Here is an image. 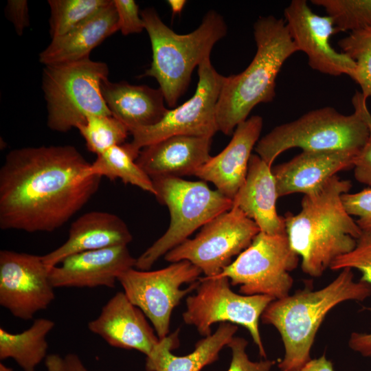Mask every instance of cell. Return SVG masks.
I'll list each match as a JSON object with an SVG mask.
<instances>
[{
    "label": "cell",
    "instance_id": "obj_1",
    "mask_svg": "<svg viewBox=\"0 0 371 371\" xmlns=\"http://www.w3.org/2000/svg\"><path fill=\"white\" fill-rule=\"evenodd\" d=\"M71 145L24 147L6 155L0 169V228L53 232L98 191L102 177Z\"/></svg>",
    "mask_w": 371,
    "mask_h": 371
},
{
    "label": "cell",
    "instance_id": "obj_2",
    "mask_svg": "<svg viewBox=\"0 0 371 371\" xmlns=\"http://www.w3.org/2000/svg\"><path fill=\"white\" fill-rule=\"evenodd\" d=\"M351 187L350 181L335 175L314 193L304 195L299 213L285 214L286 232L304 273L321 276L337 258L355 247L361 229L341 201Z\"/></svg>",
    "mask_w": 371,
    "mask_h": 371
},
{
    "label": "cell",
    "instance_id": "obj_3",
    "mask_svg": "<svg viewBox=\"0 0 371 371\" xmlns=\"http://www.w3.org/2000/svg\"><path fill=\"white\" fill-rule=\"evenodd\" d=\"M371 296V284L355 281L346 268L318 290L306 287L293 295L272 301L261 316L263 324L280 333L284 353L278 362L280 371H294L309 361L316 334L326 315L347 301L363 302Z\"/></svg>",
    "mask_w": 371,
    "mask_h": 371
},
{
    "label": "cell",
    "instance_id": "obj_4",
    "mask_svg": "<svg viewBox=\"0 0 371 371\" xmlns=\"http://www.w3.org/2000/svg\"><path fill=\"white\" fill-rule=\"evenodd\" d=\"M256 54L241 73L225 76L216 104L218 131L233 134L260 103L273 101L276 80L284 62L298 50L283 19L260 16L254 25Z\"/></svg>",
    "mask_w": 371,
    "mask_h": 371
},
{
    "label": "cell",
    "instance_id": "obj_5",
    "mask_svg": "<svg viewBox=\"0 0 371 371\" xmlns=\"http://www.w3.org/2000/svg\"><path fill=\"white\" fill-rule=\"evenodd\" d=\"M153 52L150 67L142 76L153 77L169 107H175L187 90L194 68L210 58L214 45L227 34L223 16L210 10L193 32L178 34L168 27L153 8L141 12Z\"/></svg>",
    "mask_w": 371,
    "mask_h": 371
},
{
    "label": "cell",
    "instance_id": "obj_6",
    "mask_svg": "<svg viewBox=\"0 0 371 371\" xmlns=\"http://www.w3.org/2000/svg\"><path fill=\"white\" fill-rule=\"evenodd\" d=\"M108 65L89 58L45 65L41 87L47 106V125L65 133L85 123L91 115H112L101 92Z\"/></svg>",
    "mask_w": 371,
    "mask_h": 371
},
{
    "label": "cell",
    "instance_id": "obj_7",
    "mask_svg": "<svg viewBox=\"0 0 371 371\" xmlns=\"http://www.w3.org/2000/svg\"><path fill=\"white\" fill-rule=\"evenodd\" d=\"M370 135L366 122L357 111L346 115L331 106H325L276 126L258 140L255 150L271 167L278 155L292 148L359 153Z\"/></svg>",
    "mask_w": 371,
    "mask_h": 371
},
{
    "label": "cell",
    "instance_id": "obj_8",
    "mask_svg": "<svg viewBox=\"0 0 371 371\" xmlns=\"http://www.w3.org/2000/svg\"><path fill=\"white\" fill-rule=\"evenodd\" d=\"M155 196L170 211V223L164 234L136 260L135 268L148 271L163 255L233 207V200L218 190H212L202 181H190L179 177L152 179Z\"/></svg>",
    "mask_w": 371,
    "mask_h": 371
},
{
    "label": "cell",
    "instance_id": "obj_9",
    "mask_svg": "<svg viewBox=\"0 0 371 371\" xmlns=\"http://www.w3.org/2000/svg\"><path fill=\"white\" fill-rule=\"evenodd\" d=\"M299 257L286 234L260 232L251 245L216 276L226 277L232 285H239L243 295L281 299L289 295L293 284L290 272L297 268Z\"/></svg>",
    "mask_w": 371,
    "mask_h": 371
},
{
    "label": "cell",
    "instance_id": "obj_10",
    "mask_svg": "<svg viewBox=\"0 0 371 371\" xmlns=\"http://www.w3.org/2000/svg\"><path fill=\"white\" fill-rule=\"evenodd\" d=\"M275 299L265 295H241L234 292L226 277L200 279L196 292L186 298L183 319L203 336L211 335V326L227 322L244 326L257 346L260 355L267 354L259 331V319Z\"/></svg>",
    "mask_w": 371,
    "mask_h": 371
},
{
    "label": "cell",
    "instance_id": "obj_11",
    "mask_svg": "<svg viewBox=\"0 0 371 371\" xmlns=\"http://www.w3.org/2000/svg\"><path fill=\"white\" fill-rule=\"evenodd\" d=\"M201 270L189 261L173 262L155 271L131 268L117 281L128 300L148 318L159 339L168 335L173 309L199 282Z\"/></svg>",
    "mask_w": 371,
    "mask_h": 371
},
{
    "label": "cell",
    "instance_id": "obj_12",
    "mask_svg": "<svg viewBox=\"0 0 371 371\" xmlns=\"http://www.w3.org/2000/svg\"><path fill=\"white\" fill-rule=\"evenodd\" d=\"M260 232L256 223L233 206L165 255L170 262L187 260L199 268L205 277L220 274L232 258L247 249Z\"/></svg>",
    "mask_w": 371,
    "mask_h": 371
},
{
    "label": "cell",
    "instance_id": "obj_13",
    "mask_svg": "<svg viewBox=\"0 0 371 371\" xmlns=\"http://www.w3.org/2000/svg\"><path fill=\"white\" fill-rule=\"evenodd\" d=\"M199 81L192 97L178 107L168 109L155 125L133 130L131 144L138 150L175 135L212 137L218 131L216 104L225 76L205 59L198 67Z\"/></svg>",
    "mask_w": 371,
    "mask_h": 371
},
{
    "label": "cell",
    "instance_id": "obj_14",
    "mask_svg": "<svg viewBox=\"0 0 371 371\" xmlns=\"http://www.w3.org/2000/svg\"><path fill=\"white\" fill-rule=\"evenodd\" d=\"M49 273L42 256L1 250V306L19 319H32L55 298Z\"/></svg>",
    "mask_w": 371,
    "mask_h": 371
},
{
    "label": "cell",
    "instance_id": "obj_15",
    "mask_svg": "<svg viewBox=\"0 0 371 371\" xmlns=\"http://www.w3.org/2000/svg\"><path fill=\"white\" fill-rule=\"evenodd\" d=\"M284 21L298 52L308 58L309 66L322 74L337 76L343 74L353 78L355 63L330 45L335 32L328 16L313 12L305 0H293L284 10Z\"/></svg>",
    "mask_w": 371,
    "mask_h": 371
},
{
    "label": "cell",
    "instance_id": "obj_16",
    "mask_svg": "<svg viewBox=\"0 0 371 371\" xmlns=\"http://www.w3.org/2000/svg\"><path fill=\"white\" fill-rule=\"evenodd\" d=\"M137 258L126 245L70 255L49 270L54 288L115 286L119 276L135 268Z\"/></svg>",
    "mask_w": 371,
    "mask_h": 371
},
{
    "label": "cell",
    "instance_id": "obj_17",
    "mask_svg": "<svg viewBox=\"0 0 371 371\" xmlns=\"http://www.w3.org/2000/svg\"><path fill=\"white\" fill-rule=\"evenodd\" d=\"M263 119L253 115L235 128L227 146L202 166L194 176L212 183L227 197L233 200L245 181L251 151L258 142Z\"/></svg>",
    "mask_w": 371,
    "mask_h": 371
},
{
    "label": "cell",
    "instance_id": "obj_18",
    "mask_svg": "<svg viewBox=\"0 0 371 371\" xmlns=\"http://www.w3.org/2000/svg\"><path fill=\"white\" fill-rule=\"evenodd\" d=\"M358 154L343 150H302L272 169L278 197L293 193H314L338 172L353 168Z\"/></svg>",
    "mask_w": 371,
    "mask_h": 371
},
{
    "label": "cell",
    "instance_id": "obj_19",
    "mask_svg": "<svg viewBox=\"0 0 371 371\" xmlns=\"http://www.w3.org/2000/svg\"><path fill=\"white\" fill-rule=\"evenodd\" d=\"M144 315L120 291L106 302L97 318L89 322L88 328L113 347L136 350L147 357L159 339Z\"/></svg>",
    "mask_w": 371,
    "mask_h": 371
},
{
    "label": "cell",
    "instance_id": "obj_20",
    "mask_svg": "<svg viewBox=\"0 0 371 371\" xmlns=\"http://www.w3.org/2000/svg\"><path fill=\"white\" fill-rule=\"evenodd\" d=\"M212 137L175 135L141 149L136 159L151 178L194 175L211 157Z\"/></svg>",
    "mask_w": 371,
    "mask_h": 371
},
{
    "label": "cell",
    "instance_id": "obj_21",
    "mask_svg": "<svg viewBox=\"0 0 371 371\" xmlns=\"http://www.w3.org/2000/svg\"><path fill=\"white\" fill-rule=\"evenodd\" d=\"M132 239L127 225L117 215L106 212H89L72 223L67 240L59 247L42 256V259L50 270L70 255L127 246Z\"/></svg>",
    "mask_w": 371,
    "mask_h": 371
},
{
    "label": "cell",
    "instance_id": "obj_22",
    "mask_svg": "<svg viewBox=\"0 0 371 371\" xmlns=\"http://www.w3.org/2000/svg\"><path fill=\"white\" fill-rule=\"evenodd\" d=\"M278 198L271 167L258 155H251L245 181L233 199V206L254 221L260 232L286 234L284 217L277 213Z\"/></svg>",
    "mask_w": 371,
    "mask_h": 371
},
{
    "label": "cell",
    "instance_id": "obj_23",
    "mask_svg": "<svg viewBox=\"0 0 371 371\" xmlns=\"http://www.w3.org/2000/svg\"><path fill=\"white\" fill-rule=\"evenodd\" d=\"M101 92L112 115L129 132L155 125L168 111L159 87L134 85L125 81L112 82L106 78L101 83Z\"/></svg>",
    "mask_w": 371,
    "mask_h": 371
},
{
    "label": "cell",
    "instance_id": "obj_24",
    "mask_svg": "<svg viewBox=\"0 0 371 371\" xmlns=\"http://www.w3.org/2000/svg\"><path fill=\"white\" fill-rule=\"evenodd\" d=\"M119 31L117 11L111 3L67 34L52 38L39 54L45 65L81 60L89 58L91 52L106 38Z\"/></svg>",
    "mask_w": 371,
    "mask_h": 371
},
{
    "label": "cell",
    "instance_id": "obj_25",
    "mask_svg": "<svg viewBox=\"0 0 371 371\" xmlns=\"http://www.w3.org/2000/svg\"><path fill=\"white\" fill-rule=\"evenodd\" d=\"M238 327L227 322L221 323L216 330L199 341L195 349L184 356H176L171 351L178 346V332L159 339L152 352L146 357V371H200L216 361L223 347L234 337Z\"/></svg>",
    "mask_w": 371,
    "mask_h": 371
},
{
    "label": "cell",
    "instance_id": "obj_26",
    "mask_svg": "<svg viewBox=\"0 0 371 371\" xmlns=\"http://www.w3.org/2000/svg\"><path fill=\"white\" fill-rule=\"evenodd\" d=\"M54 326V322L49 319L38 318L20 333H11L1 327L0 359L11 358L23 371H35L47 356L46 337Z\"/></svg>",
    "mask_w": 371,
    "mask_h": 371
},
{
    "label": "cell",
    "instance_id": "obj_27",
    "mask_svg": "<svg viewBox=\"0 0 371 371\" xmlns=\"http://www.w3.org/2000/svg\"><path fill=\"white\" fill-rule=\"evenodd\" d=\"M139 152L131 142L112 146L97 155L96 159L91 163L90 174L105 177L111 181L120 179L125 184L137 186L155 195L151 178L136 162Z\"/></svg>",
    "mask_w": 371,
    "mask_h": 371
},
{
    "label": "cell",
    "instance_id": "obj_28",
    "mask_svg": "<svg viewBox=\"0 0 371 371\" xmlns=\"http://www.w3.org/2000/svg\"><path fill=\"white\" fill-rule=\"evenodd\" d=\"M111 0H49V33L52 38L63 36L89 19Z\"/></svg>",
    "mask_w": 371,
    "mask_h": 371
},
{
    "label": "cell",
    "instance_id": "obj_29",
    "mask_svg": "<svg viewBox=\"0 0 371 371\" xmlns=\"http://www.w3.org/2000/svg\"><path fill=\"white\" fill-rule=\"evenodd\" d=\"M85 140L88 150L100 155L109 148L124 144L128 128L113 115H89L76 128Z\"/></svg>",
    "mask_w": 371,
    "mask_h": 371
},
{
    "label": "cell",
    "instance_id": "obj_30",
    "mask_svg": "<svg viewBox=\"0 0 371 371\" xmlns=\"http://www.w3.org/2000/svg\"><path fill=\"white\" fill-rule=\"evenodd\" d=\"M324 8L335 32H350L371 27V0H312Z\"/></svg>",
    "mask_w": 371,
    "mask_h": 371
},
{
    "label": "cell",
    "instance_id": "obj_31",
    "mask_svg": "<svg viewBox=\"0 0 371 371\" xmlns=\"http://www.w3.org/2000/svg\"><path fill=\"white\" fill-rule=\"evenodd\" d=\"M341 52L356 65L353 80L361 88L365 100L371 97V27L350 32L339 40Z\"/></svg>",
    "mask_w": 371,
    "mask_h": 371
},
{
    "label": "cell",
    "instance_id": "obj_32",
    "mask_svg": "<svg viewBox=\"0 0 371 371\" xmlns=\"http://www.w3.org/2000/svg\"><path fill=\"white\" fill-rule=\"evenodd\" d=\"M346 268L359 270L362 274L360 280L371 284V229H361L355 247L337 258L330 266L333 271Z\"/></svg>",
    "mask_w": 371,
    "mask_h": 371
},
{
    "label": "cell",
    "instance_id": "obj_33",
    "mask_svg": "<svg viewBox=\"0 0 371 371\" xmlns=\"http://www.w3.org/2000/svg\"><path fill=\"white\" fill-rule=\"evenodd\" d=\"M343 205L350 216L358 217L356 223L361 229H371V188L341 195Z\"/></svg>",
    "mask_w": 371,
    "mask_h": 371
},
{
    "label": "cell",
    "instance_id": "obj_34",
    "mask_svg": "<svg viewBox=\"0 0 371 371\" xmlns=\"http://www.w3.org/2000/svg\"><path fill=\"white\" fill-rule=\"evenodd\" d=\"M247 341L242 337H234L229 343L232 358L227 371H270L276 363L273 360L252 361L247 352Z\"/></svg>",
    "mask_w": 371,
    "mask_h": 371
},
{
    "label": "cell",
    "instance_id": "obj_35",
    "mask_svg": "<svg viewBox=\"0 0 371 371\" xmlns=\"http://www.w3.org/2000/svg\"><path fill=\"white\" fill-rule=\"evenodd\" d=\"M118 17L119 31L123 35L140 33L145 29L139 13V7L133 0H113Z\"/></svg>",
    "mask_w": 371,
    "mask_h": 371
},
{
    "label": "cell",
    "instance_id": "obj_36",
    "mask_svg": "<svg viewBox=\"0 0 371 371\" xmlns=\"http://www.w3.org/2000/svg\"><path fill=\"white\" fill-rule=\"evenodd\" d=\"M5 15L13 24L15 31L21 36L30 25L27 1L26 0H9L5 8Z\"/></svg>",
    "mask_w": 371,
    "mask_h": 371
},
{
    "label": "cell",
    "instance_id": "obj_37",
    "mask_svg": "<svg viewBox=\"0 0 371 371\" xmlns=\"http://www.w3.org/2000/svg\"><path fill=\"white\" fill-rule=\"evenodd\" d=\"M353 168L356 180L371 188V134L355 157Z\"/></svg>",
    "mask_w": 371,
    "mask_h": 371
},
{
    "label": "cell",
    "instance_id": "obj_38",
    "mask_svg": "<svg viewBox=\"0 0 371 371\" xmlns=\"http://www.w3.org/2000/svg\"><path fill=\"white\" fill-rule=\"evenodd\" d=\"M348 346L362 357H371V333H352Z\"/></svg>",
    "mask_w": 371,
    "mask_h": 371
},
{
    "label": "cell",
    "instance_id": "obj_39",
    "mask_svg": "<svg viewBox=\"0 0 371 371\" xmlns=\"http://www.w3.org/2000/svg\"><path fill=\"white\" fill-rule=\"evenodd\" d=\"M294 371H335L333 365L324 354L318 358L311 359L300 368Z\"/></svg>",
    "mask_w": 371,
    "mask_h": 371
},
{
    "label": "cell",
    "instance_id": "obj_40",
    "mask_svg": "<svg viewBox=\"0 0 371 371\" xmlns=\"http://www.w3.org/2000/svg\"><path fill=\"white\" fill-rule=\"evenodd\" d=\"M352 104L355 111H357L366 122L371 134V113L367 106V100L364 99L361 91L355 92L352 98Z\"/></svg>",
    "mask_w": 371,
    "mask_h": 371
},
{
    "label": "cell",
    "instance_id": "obj_41",
    "mask_svg": "<svg viewBox=\"0 0 371 371\" xmlns=\"http://www.w3.org/2000/svg\"><path fill=\"white\" fill-rule=\"evenodd\" d=\"M47 371H66L64 358L59 355L51 354L45 359Z\"/></svg>",
    "mask_w": 371,
    "mask_h": 371
},
{
    "label": "cell",
    "instance_id": "obj_42",
    "mask_svg": "<svg viewBox=\"0 0 371 371\" xmlns=\"http://www.w3.org/2000/svg\"><path fill=\"white\" fill-rule=\"evenodd\" d=\"M66 371H89L84 366L80 357L74 353H69L64 357Z\"/></svg>",
    "mask_w": 371,
    "mask_h": 371
},
{
    "label": "cell",
    "instance_id": "obj_43",
    "mask_svg": "<svg viewBox=\"0 0 371 371\" xmlns=\"http://www.w3.org/2000/svg\"><path fill=\"white\" fill-rule=\"evenodd\" d=\"M168 3L170 5L172 16L176 14H180L184 5L186 3V1L184 0H169Z\"/></svg>",
    "mask_w": 371,
    "mask_h": 371
},
{
    "label": "cell",
    "instance_id": "obj_44",
    "mask_svg": "<svg viewBox=\"0 0 371 371\" xmlns=\"http://www.w3.org/2000/svg\"><path fill=\"white\" fill-rule=\"evenodd\" d=\"M0 371H13L11 368L5 366L3 363H0Z\"/></svg>",
    "mask_w": 371,
    "mask_h": 371
}]
</instances>
